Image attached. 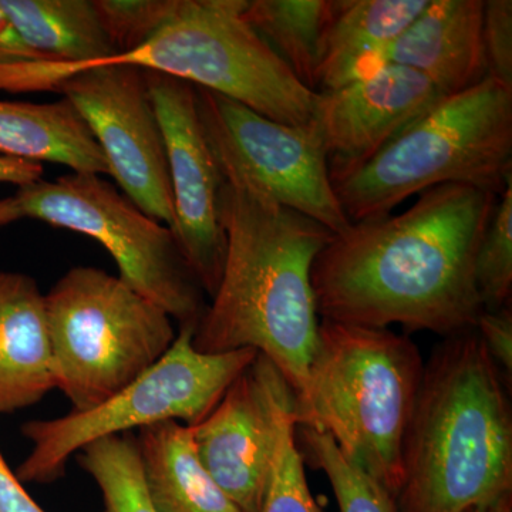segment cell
Returning <instances> with one entry per match:
<instances>
[{
    "label": "cell",
    "mask_w": 512,
    "mask_h": 512,
    "mask_svg": "<svg viewBox=\"0 0 512 512\" xmlns=\"http://www.w3.org/2000/svg\"><path fill=\"white\" fill-rule=\"evenodd\" d=\"M497 195L447 184L409 210L355 222L312 266L322 319L448 336L476 328L484 311L474 266Z\"/></svg>",
    "instance_id": "1"
},
{
    "label": "cell",
    "mask_w": 512,
    "mask_h": 512,
    "mask_svg": "<svg viewBox=\"0 0 512 512\" xmlns=\"http://www.w3.org/2000/svg\"><path fill=\"white\" fill-rule=\"evenodd\" d=\"M221 220L227 237L221 281L195 326L192 345L202 353L256 350L282 373L298 406L318 343L312 266L335 234L225 180Z\"/></svg>",
    "instance_id": "2"
},
{
    "label": "cell",
    "mask_w": 512,
    "mask_h": 512,
    "mask_svg": "<svg viewBox=\"0 0 512 512\" xmlns=\"http://www.w3.org/2000/svg\"><path fill=\"white\" fill-rule=\"evenodd\" d=\"M512 493V416L476 329L448 336L427 365L402 447L399 512H464Z\"/></svg>",
    "instance_id": "3"
},
{
    "label": "cell",
    "mask_w": 512,
    "mask_h": 512,
    "mask_svg": "<svg viewBox=\"0 0 512 512\" xmlns=\"http://www.w3.org/2000/svg\"><path fill=\"white\" fill-rule=\"evenodd\" d=\"M423 372L420 350L407 336L322 319L296 426L329 433L343 456L396 500Z\"/></svg>",
    "instance_id": "4"
},
{
    "label": "cell",
    "mask_w": 512,
    "mask_h": 512,
    "mask_svg": "<svg viewBox=\"0 0 512 512\" xmlns=\"http://www.w3.org/2000/svg\"><path fill=\"white\" fill-rule=\"evenodd\" d=\"M245 6L247 0H177L167 22L133 52L62 72L9 64L0 69V89L52 92L60 80L82 70L126 64L221 94L278 123L308 127L315 92L251 28Z\"/></svg>",
    "instance_id": "5"
},
{
    "label": "cell",
    "mask_w": 512,
    "mask_h": 512,
    "mask_svg": "<svg viewBox=\"0 0 512 512\" xmlns=\"http://www.w3.org/2000/svg\"><path fill=\"white\" fill-rule=\"evenodd\" d=\"M511 183L512 87L485 77L437 101L333 185L355 224L386 217L413 195L440 185H468L500 197Z\"/></svg>",
    "instance_id": "6"
},
{
    "label": "cell",
    "mask_w": 512,
    "mask_h": 512,
    "mask_svg": "<svg viewBox=\"0 0 512 512\" xmlns=\"http://www.w3.org/2000/svg\"><path fill=\"white\" fill-rule=\"evenodd\" d=\"M56 389L84 412L143 376L173 346V319L120 276L69 269L45 295Z\"/></svg>",
    "instance_id": "7"
},
{
    "label": "cell",
    "mask_w": 512,
    "mask_h": 512,
    "mask_svg": "<svg viewBox=\"0 0 512 512\" xmlns=\"http://www.w3.org/2000/svg\"><path fill=\"white\" fill-rule=\"evenodd\" d=\"M194 329L180 326L173 346L156 365L99 406L23 424L32 451L16 471L19 480L55 483L66 474L70 457L93 441L164 421L194 426L207 417L258 352H198L192 345Z\"/></svg>",
    "instance_id": "8"
},
{
    "label": "cell",
    "mask_w": 512,
    "mask_h": 512,
    "mask_svg": "<svg viewBox=\"0 0 512 512\" xmlns=\"http://www.w3.org/2000/svg\"><path fill=\"white\" fill-rule=\"evenodd\" d=\"M23 218H35L96 239L116 261L120 278L180 326H197L207 303L173 231L148 217L97 174L72 173L20 187ZM178 326V328H180Z\"/></svg>",
    "instance_id": "9"
},
{
    "label": "cell",
    "mask_w": 512,
    "mask_h": 512,
    "mask_svg": "<svg viewBox=\"0 0 512 512\" xmlns=\"http://www.w3.org/2000/svg\"><path fill=\"white\" fill-rule=\"evenodd\" d=\"M195 94L205 137L225 181L259 192L335 235L352 225L311 127L278 123L201 87H195Z\"/></svg>",
    "instance_id": "10"
},
{
    "label": "cell",
    "mask_w": 512,
    "mask_h": 512,
    "mask_svg": "<svg viewBox=\"0 0 512 512\" xmlns=\"http://www.w3.org/2000/svg\"><path fill=\"white\" fill-rule=\"evenodd\" d=\"M82 114L111 177L148 217L174 228L175 211L163 131L144 70L126 64L90 67L52 89Z\"/></svg>",
    "instance_id": "11"
},
{
    "label": "cell",
    "mask_w": 512,
    "mask_h": 512,
    "mask_svg": "<svg viewBox=\"0 0 512 512\" xmlns=\"http://www.w3.org/2000/svg\"><path fill=\"white\" fill-rule=\"evenodd\" d=\"M144 73L167 153L175 211L171 231L202 289L212 298L227 251L221 220L224 177L198 116L195 87L165 74Z\"/></svg>",
    "instance_id": "12"
},
{
    "label": "cell",
    "mask_w": 512,
    "mask_h": 512,
    "mask_svg": "<svg viewBox=\"0 0 512 512\" xmlns=\"http://www.w3.org/2000/svg\"><path fill=\"white\" fill-rule=\"evenodd\" d=\"M296 396L271 360L258 353L217 406L191 429L198 458L244 512L264 505L279 424Z\"/></svg>",
    "instance_id": "13"
},
{
    "label": "cell",
    "mask_w": 512,
    "mask_h": 512,
    "mask_svg": "<svg viewBox=\"0 0 512 512\" xmlns=\"http://www.w3.org/2000/svg\"><path fill=\"white\" fill-rule=\"evenodd\" d=\"M443 96L407 67L384 64L369 76L315 93L309 127L333 184L349 177Z\"/></svg>",
    "instance_id": "14"
},
{
    "label": "cell",
    "mask_w": 512,
    "mask_h": 512,
    "mask_svg": "<svg viewBox=\"0 0 512 512\" xmlns=\"http://www.w3.org/2000/svg\"><path fill=\"white\" fill-rule=\"evenodd\" d=\"M483 0H430L387 47L384 64L423 74L443 97L466 92L487 77Z\"/></svg>",
    "instance_id": "15"
},
{
    "label": "cell",
    "mask_w": 512,
    "mask_h": 512,
    "mask_svg": "<svg viewBox=\"0 0 512 512\" xmlns=\"http://www.w3.org/2000/svg\"><path fill=\"white\" fill-rule=\"evenodd\" d=\"M53 389L45 295L32 276L0 271V414L35 406Z\"/></svg>",
    "instance_id": "16"
},
{
    "label": "cell",
    "mask_w": 512,
    "mask_h": 512,
    "mask_svg": "<svg viewBox=\"0 0 512 512\" xmlns=\"http://www.w3.org/2000/svg\"><path fill=\"white\" fill-rule=\"evenodd\" d=\"M430 0H332L323 37L318 90L369 76L384 66V53Z\"/></svg>",
    "instance_id": "17"
},
{
    "label": "cell",
    "mask_w": 512,
    "mask_h": 512,
    "mask_svg": "<svg viewBox=\"0 0 512 512\" xmlns=\"http://www.w3.org/2000/svg\"><path fill=\"white\" fill-rule=\"evenodd\" d=\"M22 42L43 62L36 72H62L116 56L93 0H0Z\"/></svg>",
    "instance_id": "18"
},
{
    "label": "cell",
    "mask_w": 512,
    "mask_h": 512,
    "mask_svg": "<svg viewBox=\"0 0 512 512\" xmlns=\"http://www.w3.org/2000/svg\"><path fill=\"white\" fill-rule=\"evenodd\" d=\"M0 154L66 165L73 173L110 175L106 157L82 114L69 100H0Z\"/></svg>",
    "instance_id": "19"
},
{
    "label": "cell",
    "mask_w": 512,
    "mask_h": 512,
    "mask_svg": "<svg viewBox=\"0 0 512 512\" xmlns=\"http://www.w3.org/2000/svg\"><path fill=\"white\" fill-rule=\"evenodd\" d=\"M148 500L156 512H244L202 466L191 429L164 421L138 430Z\"/></svg>",
    "instance_id": "20"
},
{
    "label": "cell",
    "mask_w": 512,
    "mask_h": 512,
    "mask_svg": "<svg viewBox=\"0 0 512 512\" xmlns=\"http://www.w3.org/2000/svg\"><path fill=\"white\" fill-rule=\"evenodd\" d=\"M332 0H247L244 16L293 76L316 93Z\"/></svg>",
    "instance_id": "21"
},
{
    "label": "cell",
    "mask_w": 512,
    "mask_h": 512,
    "mask_svg": "<svg viewBox=\"0 0 512 512\" xmlns=\"http://www.w3.org/2000/svg\"><path fill=\"white\" fill-rule=\"evenodd\" d=\"M76 458L99 485L104 512H156L148 500L137 437L133 433L93 441Z\"/></svg>",
    "instance_id": "22"
},
{
    "label": "cell",
    "mask_w": 512,
    "mask_h": 512,
    "mask_svg": "<svg viewBox=\"0 0 512 512\" xmlns=\"http://www.w3.org/2000/svg\"><path fill=\"white\" fill-rule=\"evenodd\" d=\"M301 434L302 456L328 477L339 512H399L386 490L343 456L326 431L296 426Z\"/></svg>",
    "instance_id": "23"
},
{
    "label": "cell",
    "mask_w": 512,
    "mask_h": 512,
    "mask_svg": "<svg viewBox=\"0 0 512 512\" xmlns=\"http://www.w3.org/2000/svg\"><path fill=\"white\" fill-rule=\"evenodd\" d=\"M478 296L484 311L511 306L512 183L498 197L481 239L474 266Z\"/></svg>",
    "instance_id": "24"
},
{
    "label": "cell",
    "mask_w": 512,
    "mask_h": 512,
    "mask_svg": "<svg viewBox=\"0 0 512 512\" xmlns=\"http://www.w3.org/2000/svg\"><path fill=\"white\" fill-rule=\"evenodd\" d=\"M296 424V409L286 412L279 424L271 478L261 512H323L306 480Z\"/></svg>",
    "instance_id": "25"
},
{
    "label": "cell",
    "mask_w": 512,
    "mask_h": 512,
    "mask_svg": "<svg viewBox=\"0 0 512 512\" xmlns=\"http://www.w3.org/2000/svg\"><path fill=\"white\" fill-rule=\"evenodd\" d=\"M117 55L143 46L167 22L177 0H93ZM116 55V56H117Z\"/></svg>",
    "instance_id": "26"
},
{
    "label": "cell",
    "mask_w": 512,
    "mask_h": 512,
    "mask_svg": "<svg viewBox=\"0 0 512 512\" xmlns=\"http://www.w3.org/2000/svg\"><path fill=\"white\" fill-rule=\"evenodd\" d=\"M483 46L487 77L512 87L511 0H484Z\"/></svg>",
    "instance_id": "27"
},
{
    "label": "cell",
    "mask_w": 512,
    "mask_h": 512,
    "mask_svg": "<svg viewBox=\"0 0 512 512\" xmlns=\"http://www.w3.org/2000/svg\"><path fill=\"white\" fill-rule=\"evenodd\" d=\"M476 332L483 340L488 355L494 360L504 382L512 376V312L511 306L498 311H483L478 316Z\"/></svg>",
    "instance_id": "28"
},
{
    "label": "cell",
    "mask_w": 512,
    "mask_h": 512,
    "mask_svg": "<svg viewBox=\"0 0 512 512\" xmlns=\"http://www.w3.org/2000/svg\"><path fill=\"white\" fill-rule=\"evenodd\" d=\"M0 512H46L30 497L0 451Z\"/></svg>",
    "instance_id": "29"
},
{
    "label": "cell",
    "mask_w": 512,
    "mask_h": 512,
    "mask_svg": "<svg viewBox=\"0 0 512 512\" xmlns=\"http://www.w3.org/2000/svg\"><path fill=\"white\" fill-rule=\"evenodd\" d=\"M25 62H43V60L22 42L16 30L13 29L12 23L9 22L8 16L0 8V66Z\"/></svg>",
    "instance_id": "30"
},
{
    "label": "cell",
    "mask_w": 512,
    "mask_h": 512,
    "mask_svg": "<svg viewBox=\"0 0 512 512\" xmlns=\"http://www.w3.org/2000/svg\"><path fill=\"white\" fill-rule=\"evenodd\" d=\"M42 175V165L0 154V183L15 184L20 188L42 180Z\"/></svg>",
    "instance_id": "31"
},
{
    "label": "cell",
    "mask_w": 512,
    "mask_h": 512,
    "mask_svg": "<svg viewBox=\"0 0 512 512\" xmlns=\"http://www.w3.org/2000/svg\"><path fill=\"white\" fill-rule=\"evenodd\" d=\"M22 218V211H20L15 195L13 197L0 198V227L22 220Z\"/></svg>",
    "instance_id": "32"
},
{
    "label": "cell",
    "mask_w": 512,
    "mask_h": 512,
    "mask_svg": "<svg viewBox=\"0 0 512 512\" xmlns=\"http://www.w3.org/2000/svg\"><path fill=\"white\" fill-rule=\"evenodd\" d=\"M464 512H512V493L501 495L488 503L478 504Z\"/></svg>",
    "instance_id": "33"
}]
</instances>
